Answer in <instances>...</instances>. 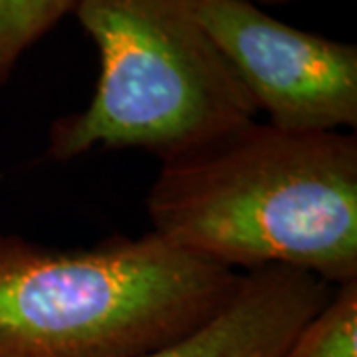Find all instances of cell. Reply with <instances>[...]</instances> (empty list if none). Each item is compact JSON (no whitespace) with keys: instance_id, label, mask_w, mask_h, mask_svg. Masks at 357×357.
<instances>
[{"instance_id":"ba28073f","label":"cell","mask_w":357,"mask_h":357,"mask_svg":"<svg viewBox=\"0 0 357 357\" xmlns=\"http://www.w3.org/2000/svg\"><path fill=\"white\" fill-rule=\"evenodd\" d=\"M250 2H264V4H286V2H290V0H250Z\"/></svg>"},{"instance_id":"7a4b0ae2","label":"cell","mask_w":357,"mask_h":357,"mask_svg":"<svg viewBox=\"0 0 357 357\" xmlns=\"http://www.w3.org/2000/svg\"><path fill=\"white\" fill-rule=\"evenodd\" d=\"M243 278L153 230L89 248L0 234V357H139L218 314Z\"/></svg>"},{"instance_id":"52a82bcc","label":"cell","mask_w":357,"mask_h":357,"mask_svg":"<svg viewBox=\"0 0 357 357\" xmlns=\"http://www.w3.org/2000/svg\"><path fill=\"white\" fill-rule=\"evenodd\" d=\"M74 6L76 0H0V88L22 54L74 13Z\"/></svg>"},{"instance_id":"8992f818","label":"cell","mask_w":357,"mask_h":357,"mask_svg":"<svg viewBox=\"0 0 357 357\" xmlns=\"http://www.w3.org/2000/svg\"><path fill=\"white\" fill-rule=\"evenodd\" d=\"M278 357H357V280L335 286Z\"/></svg>"},{"instance_id":"277c9868","label":"cell","mask_w":357,"mask_h":357,"mask_svg":"<svg viewBox=\"0 0 357 357\" xmlns=\"http://www.w3.org/2000/svg\"><path fill=\"white\" fill-rule=\"evenodd\" d=\"M199 22L268 123L321 133L357 128V48L298 30L250 0H195Z\"/></svg>"},{"instance_id":"6da1fadb","label":"cell","mask_w":357,"mask_h":357,"mask_svg":"<svg viewBox=\"0 0 357 357\" xmlns=\"http://www.w3.org/2000/svg\"><path fill=\"white\" fill-rule=\"evenodd\" d=\"M145 206L155 234L230 270L357 280L356 131L300 133L252 119L161 159Z\"/></svg>"},{"instance_id":"3957f363","label":"cell","mask_w":357,"mask_h":357,"mask_svg":"<svg viewBox=\"0 0 357 357\" xmlns=\"http://www.w3.org/2000/svg\"><path fill=\"white\" fill-rule=\"evenodd\" d=\"M72 14L100 52V77L82 112L52 123V161L98 147L167 159L256 119L195 0H76Z\"/></svg>"},{"instance_id":"5b68a950","label":"cell","mask_w":357,"mask_h":357,"mask_svg":"<svg viewBox=\"0 0 357 357\" xmlns=\"http://www.w3.org/2000/svg\"><path fill=\"white\" fill-rule=\"evenodd\" d=\"M333 288L314 274L284 266L244 272L218 314L171 344L139 357H278Z\"/></svg>"}]
</instances>
